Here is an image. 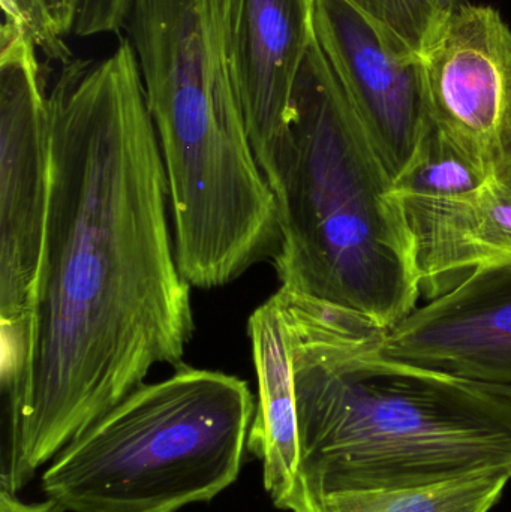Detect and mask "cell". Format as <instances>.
<instances>
[{"label":"cell","instance_id":"5","mask_svg":"<svg viewBox=\"0 0 511 512\" xmlns=\"http://www.w3.org/2000/svg\"><path fill=\"white\" fill-rule=\"evenodd\" d=\"M255 411L248 382L182 363L63 447L42 492L66 512H177L210 502L239 478Z\"/></svg>","mask_w":511,"mask_h":512},{"label":"cell","instance_id":"2","mask_svg":"<svg viewBox=\"0 0 511 512\" xmlns=\"http://www.w3.org/2000/svg\"><path fill=\"white\" fill-rule=\"evenodd\" d=\"M293 357L296 487L290 512L327 496L511 472V390L378 352L368 319L278 289Z\"/></svg>","mask_w":511,"mask_h":512},{"label":"cell","instance_id":"18","mask_svg":"<svg viewBox=\"0 0 511 512\" xmlns=\"http://www.w3.org/2000/svg\"><path fill=\"white\" fill-rule=\"evenodd\" d=\"M0 512H66L56 502L47 499L44 502H21L17 495L0 490Z\"/></svg>","mask_w":511,"mask_h":512},{"label":"cell","instance_id":"11","mask_svg":"<svg viewBox=\"0 0 511 512\" xmlns=\"http://www.w3.org/2000/svg\"><path fill=\"white\" fill-rule=\"evenodd\" d=\"M398 201L413 242L420 297L434 300L482 265L511 258V159L467 194Z\"/></svg>","mask_w":511,"mask_h":512},{"label":"cell","instance_id":"10","mask_svg":"<svg viewBox=\"0 0 511 512\" xmlns=\"http://www.w3.org/2000/svg\"><path fill=\"white\" fill-rule=\"evenodd\" d=\"M378 352L511 390V258L474 270L384 334Z\"/></svg>","mask_w":511,"mask_h":512},{"label":"cell","instance_id":"3","mask_svg":"<svg viewBox=\"0 0 511 512\" xmlns=\"http://www.w3.org/2000/svg\"><path fill=\"white\" fill-rule=\"evenodd\" d=\"M155 126L177 264L212 289L273 258L275 195L231 80L216 0H131L125 23Z\"/></svg>","mask_w":511,"mask_h":512},{"label":"cell","instance_id":"12","mask_svg":"<svg viewBox=\"0 0 511 512\" xmlns=\"http://www.w3.org/2000/svg\"><path fill=\"white\" fill-rule=\"evenodd\" d=\"M248 336L258 381V402L248 436V451L263 463L267 495L287 510L299 463L293 357L281 307L270 297L251 313Z\"/></svg>","mask_w":511,"mask_h":512},{"label":"cell","instance_id":"8","mask_svg":"<svg viewBox=\"0 0 511 512\" xmlns=\"http://www.w3.org/2000/svg\"><path fill=\"white\" fill-rule=\"evenodd\" d=\"M315 39L393 180L432 131L422 59L393 50L350 0H314Z\"/></svg>","mask_w":511,"mask_h":512},{"label":"cell","instance_id":"14","mask_svg":"<svg viewBox=\"0 0 511 512\" xmlns=\"http://www.w3.org/2000/svg\"><path fill=\"white\" fill-rule=\"evenodd\" d=\"M491 173L432 128L410 167L395 180L393 189L398 200L456 197L479 188Z\"/></svg>","mask_w":511,"mask_h":512},{"label":"cell","instance_id":"7","mask_svg":"<svg viewBox=\"0 0 511 512\" xmlns=\"http://www.w3.org/2000/svg\"><path fill=\"white\" fill-rule=\"evenodd\" d=\"M432 128L488 171L511 159V29L462 0L422 54Z\"/></svg>","mask_w":511,"mask_h":512},{"label":"cell","instance_id":"15","mask_svg":"<svg viewBox=\"0 0 511 512\" xmlns=\"http://www.w3.org/2000/svg\"><path fill=\"white\" fill-rule=\"evenodd\" d=\"M402 56L422 57L462 0H350Z\"/></svg>","mask_w":511,"mask_h":512},{"label":"cell","instance_id":"4","mask_svg":"<svg viewBox=\"0 0 511 512\" xmlns=\"http://www.w3.org/2000/svg\"><path fill=\"white\" fill-rule=\"evenodd\" d=\"M278 206L281 288L390 330L420 298L395 180L317 39L297 78L284 140L266 176Z\"/></svg>","mask_w":511,"mask_h":512},{"label":"cell","instance_id":"9","mask_svg":"<svg viewBox=\"0 0 511 512\" xmlns=\"http://www.w3.org/2000/svg\"><path fill=\"white\" fill-rule=\"evenodd\" d=\"M231 80L258 165L269 173L315 41L314 0H216Z\"/></svg>","mask_w":511,"mask_h":512},{"label":"cell","instance_id":"6","mask_svg":"<svg viewBox=\"0 0 511 512\" xmlns=\"http://www.w3.org/2000/svg\"><path fill=\"white\" fill-rule=\"evenodd\" d=\"M50 203V108L38 48L0 29V337L2 390L26 360Z\"/></svg>","mask_w":511,"mask_h":512},{"label":"cell","instance_id":"1","mask_svg":"<svg viewBox=\"0 0 511 512\" xmlns=\"http://www.w3.org/2000/svg\"><path fill=\"white\" fill-rule=\"evenodd\" d=\"M50 203L26 360L3 390L0 490L17 495L63 447L182 364L194 336L164 162L128 38L62 63L48 90Z\"/></svg>","mask_w":511,"mask_h":512},{"label":"cell","instance_id":"17","mask_svg":"<svg viewBox=\"0 0 511 512\" xmlns=\"http://www.w3.org/2000/svg\"><path fill=\"white\" fill-rule=\"evenodd\" d=\"M81 0H45L54 26L63 38L74 32Z\"/></svg>","mask_w":511,"mask_h":512},{"label":"cell","instance_id":"16","mask_svg":"<svg viewBox=\"0 0 511 512\" xmlns=\"http://www.w3.org/2000/svg\"><path fill=\"white\" fill-rule=\"evenodd\" d=\"M131 0H81L72 35L80 38L117 33L125 27Z\"/></svg>","mask_w":511,"mask_h":512},{"label":"cell","instance_id":"13","mask_svg":"<svg viewBox=\"0 0 511 512\" xmlns=\"http://www.w3.org/2000/svg\"><path fill=\"white\" fill-rule=\"evenodd\" d=\"M510 481L511 472L495 471L429 486L338 493L305 512H491Z\"/></svg>","mask_w":511,"mask_h":512}]
</instances>
